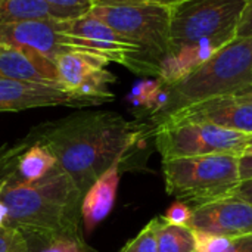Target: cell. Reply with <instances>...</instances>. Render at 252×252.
Masks as SVG:
<instances>
[{"mask_svg":"<svg viewBox=\"0 0 252 252\" xmlns=\"http://www.w3.org/2000/svg\"><path fill=\"white\" fill-rule=\"evenodd\" d=\"M148 126L117 112H81L35 127L28 136L46 146L84 195L115 162H126Z\"/></svg>","mask_w":252,"mask_h":252,"instance_id":"cell-1","label":"cell"},{"mask_svg":"<svg viewBox=\"0 0 252 252\" xmlns=\"http://www.w3.org/2000/svg\"><path fill=\"white\" fill-rule=\"evenodd\" d=\"M83 196L58 162L34 182L19 179L15 168L0 177V199L7 211L6 226L18 229L25 238H84Z\"/></svg>","mask_w":252,"mask_h":252,"instance_id":"cell-2","label":"cell"},{"mask_svg":"<svg viewBox=\"0 0 252 252\" xmlns=\"http://www.w3.org/2000/svg\"><path fill=\"white\" fill-rule=\"evenodd\" d=\"M251 84L252 37H235L176 83L162 84L167 102L152 117V123L157 126L168 115L190 105L221 96L239 94Z\"/></svg>","mask_w":252,"mask_h":252,"instance_id":"cell-3","label":"cell"},{"mask_svg":"<svg viewBox=\"0 0 252 252\" xmlns=\"http://www.w3.org/2000/svg\"><path fill=\"white\" fill-rule=\"evenodd\" d=\"M90 13L139 49L131 71L159 75L161 62L170 46L171 7L159 4L93 6Z\"/></svg>","mask_w":252,"mask_h":252,"instance_id":"cell-4","label":"cell"},{"mask_svg":"<svg viewBox=\"0 0 252 252\" xmlns=\"http://www.w3.org/2000/svg\"><path fill=\"white\" fill-rule=\"evenodd\" d=\"M168 195L190 208L235 195L239 188V157L208 155L162 159Z\"/></svg>","mask_w":252,"mask_h":252,"instance_id":"cell-5","label":"cell"},{"mask_svg":"<svg viewBox=\"0 0 252 252\" xmlns=\"http://www.w3.org/2000/svg\"><path fill=\"white\" fill-rule=\"evenodd\" d=\"M247 0H185L171 7L167 55L210 41L220 49L236 37Z\"/></svg>","mask_w":252,"mask_h":252,"instance_id":"cell-6","label":"cell"},{"mask_svg":"<svg viewBox=\"0 0 252 252\" xmlns=\"http://www.w3.org/2000/svg\"><path fill=\"white\" fill-rule=\"evenodd\" d=\"M155 146L162 159L208 155H244L251 134L208 123L167 121L154 127Z\"/></svg>","mask_w":252,"mask_h":252,"instance_id":"cell-7","label":"cell"},{"mask_svg":"<svg viewBox=\"0 0 252 252\" xmlns=\"http://www.w3.org/2000/svg\"><path fill=\"white\" fill-rule=\"evenodd\" d=\"M0 46L30 50L53 62L56 56L68 52H86L105 58L87 40L63 32L59 21L53 19L0 24Z\"/></svg>","mask_w":252,"mask_h":252,"instance_id":"cell-8","label":"cell"},{"mask_svg":"<svg viewBox=\"0 0 252 252\" xmlns=\"http://www.w3.org/2000/svg\"><path fill=\"white\" fill-rule=\"evenodd\" d=\"M188 227L210 235L238 238L252 233V204L232 195L192 208Z\"/></svg>","mask_w":252,"mask_h":252,"instance_id":"cell-9","label":"cell"},{"mask_svg":"<svg viewBox=\"0 0 252 252\" xmlns=\"http://www.w3.org/2000/svg\"><path fill=\"white\" fill-rule=\"evenodd\" d=\"M167 121L208 123L221 128L252 134V100L239 94L221 96L183 108L158 124Z\"/></svg>","mask_w":252,"mask_h":252,"instance_id":"cell-10","label":"cell"},{"mask_svg":"<svg viewBox=\"0 0 252 252\" xmlns=\"http://www.w3.org/2000/svg\"><path fill=\"white\" fill-rule=\"evenodd\" d=\"M94 100L71 93L62 87L0 78V112L24 111L43 106H93Z\"/></svg>","mask_w":252,"mask_h":252,"instance_id":"cell-11","label":"cell"},{"mask_svg":"<svg viewBox=\"0 0 252 252\" xmlns=\"http://www.w3.org/2000/svg\"><path fill=\"white\" fill-rule=\"evenodd\" d=\"M0 78L62 87L53 61L12 46H0Z\"/></svg>","mask_w":252,"mask_h":252,"instance_id":"cell-12","label":"cell"},{"mask_svg":"<svg viewBox=\"0 0 252 252\" xmlns=\"http://www.w3.org/2000/svg\"><path fill=\"white\" fill-rule=\"evenodd\" d=\"M123 165V162H115L84 193L81 204V221L87 233H90L112 211Z\"/></svg>","mask_w":252,"mask_h":252,"instance_id":"cell-13","label":"cell"},{"mask_svg":"<svg viewBox=\"0 0 252 252\" xmlns=\"http://www.w3.org/2000/svg\"><path fill=\"white\" fill-rule=\"evenodd\" d=\"M108 63V59L86 52H68L55 58L61 86L75 94L92 74L103 69Z\"/></svg>","mask_w":252,"mask_h":252,"instance_id":"cell-14","label":"cell"},{"mask_svg":"<svg viewBox=\"0 0 252 252\" xmlns=\"http://www.w3.org/2000/svg\"><path fill=\"white\" fill-rule=\"evenodd\" d=\"M55 165L56 158L53 157V154L46 146L31 140V145L19 157L15 171L19 179L25 182H34L44 177Z\"/></svg>","mask_w":252,"mask_h":252,"instance_id":"cell-15","label":"cell"},{"mask_svg":"<svg viewBox=\"0 0 252 252\" xmlns=\"http://www.w3.org/2000/svg\"><path fill=\"white\" fill-rule=\"evenodd\" d=\"M158 252H196L195 232L188 226L167 223L162 216L157 217Z\"/></svg>","mask_w":252,"mask_h":252,"instance_id":"cell-16","label":"cell"},{"mask_svg":"<svg viewBox=\"0 0 252 252\" xmlns=\"http://www.w3.org/2000/svg\"><path fill=\"white\" fill-rule=\"evenodd\" d=\"M30 252H96L84 238H25Z\"/></svg>","mask_w":252,"mask_h":252,"instance_id":"cell-17","label":"cell"},{"mask_svg":"<svg viewBox=\"0 0 252 252\" xmlns=\"http://www.w3.org/2000/svg\"><path fill=\"white\" fill-rule=\"evenodd\" d=\"M53 21H71L87 15L93 9V0H43Z\"/></svg>","mask_w":252,"mask_h":252,"instance_id":"cell-18","label":"cell"},{"mask_svg":"<svg viewBox=\"0 0 252 252\" xmlns=\"http://www.w3.org/2000/svg\"><path fill=\"white\" fill-rule=\"evenodd\" d=\"M161 87H162V83L159 78L155 81H142V83L134 86V89L131 90V93L128 96V100L131 102L133 106L145 108L152 115Z\"/></svg>","mask_w":252,"mask_h":252,"instance_id":"cell-19","label":"cell"},{"mask_svg":"<svg viewBox=\"0 0 252 252\" xmlns=\"http://www.w3.org/2000/svg\"><path fill=\"white\" fill-rule=\"evenodd\" d=\"M120 252H158L157 247V217L152 219L140 233L128 241V244Z\"/></svg>","mask_w":252,"mask_h":252,"instance_id":"cell-20","label":"cell"},{"mask_svg":"<svg viewBox=\"0 0 252 252\" xmlns=\"http://www.w3.org/2000/svg\"><path fill=\"white\" fill-rule=\"evenodd\" d=\"M31 145V139L27 136L18 143H13L12 146H1L0 148V177L12 171L16 164L19 157L24 154V151Z\"/></svg>","mask_w":252,"mask_h":252,"instance_id":"cell-21","label":"cell"},{"mask_svg":"<svg viewBox=\"0 0 252 252\" xmlns=\"http://www.w3.org/2000/svg\"><path fill=\"white\" fill-rule=\"evenodd\" d=\"M0 252H28V244L22 232L15 227H0Z\"/></svg>","mask_w":252,"mask_h":252,"instance_id":"cell-22","label":"cell"},{"mask_svg":"<svg viewBox=\"0 0 252 252\" xmlns=\"http://www.w3.org/2000/svg\"><path fill=\"white\" fill-rule=\"evenodd\" d=\"M192 216V208L189 205H186L185 202L176 201L162 216V219L170 223V224H176V226H188L189 220Z\"/></svg>","mask_w":252,"mask_h":252,"instance_id":"cell-23","label":"cell"},{"mask_svg":"<svg viewBox=\"0 0 252 252\" xmlns=\"http://www.w3.org/2000/svg\"><path fill=\"white\" fill-rule=\"evenodd\" d=\"M185 0H93L94 6H114V4H159L174 7Z\"/></svg>","mask_w":252,"mask_h":252,"instance_id":"cell-24","label":"cell"},{"mask_svg":"<svg viewBox=\"0 0 252 252\" xmlns=\"http://www.w3.org/2000/svg\"><path fill=\"white\" fill-rule=\"evenodd\" d=\"M236 37H252V0H247L236 30Z\"/></svg>","mask_w":252,"mask_h":252,"instance_id":"cell-25","label":"cell"},{"mask_svg":"<svg viewBox=\"0 0 252 252\" xmlns=\"http://www.w3.org/2000/svg\"><path fill=\"white\" fill-rule=\"evenodd\" d=\"M223 252H252V233L230 238L227 248Z\"/></svg>","mask_w":252,"mask_h":252,"instance_id":"cell-26","label":"cell"},{"mask_svg":"<svg viewBox=\"0 0 252 252\" xmlns=\"http://www.w3.org/2000/svg\"><path fill=\"white\" fill-rule=\"evenodd\" d=\"M239 176L241 182L252 179V154H244L239 157Z\"/></svg>","mask_w":252,"mask_h":252,"instance_id":"cell-27","label":"cell"},{"mask_svg":"<svg viewBox=\"0 0 252 252\" xmlns=\"http://www.w3.org/2000/svg\"><path fill=\"white\" fill-rule=\"evenodd\" d=\"M235 195H238V196L247 199L248 202H251L252 204V179L251 180H247V182H242V183L239 185V188L236 189Z\"/></svg>","mask_w":252,"mask_h":252,"instance_id":"cell-28","label":"cell"},{"mask_svg":"<svg viewBox=\"0 0 252 252\" xmlns=\"http://www.w3.org/2000/svg\"><path fill=\"white\" fill-rule=\"evenodd\" d=\"M6 219H7V211H6L4 204H3L1 199H0V227L6 226Z\"/></svg>","mask_w":252,"mask_h":252,"instance_id":"cell-29","label":"cell"},{"mask_svg":"<svg viewBox=\"0 0 252 252\" xmlns=\"http://www.w3.org/2000/svg\"><path fill=\"white\" fill-rule=\"evenodd\" d=\"M239 96H244V97L251 99L252 100V84L248 87V89H245L244 92H241V93H239Z\"/></svg>","mask_w":252,"mask_h":252,"instance_id":"cell-30","label":"cell"},{"mask_svg":"<svg viewBox=\"0 0 252 252\" xmlns=\"http://www.w3.org/2000/svg\"><path fill=\"white\" fill-rule=\"evenodd\" d=\"M244 154H252V134L251 137H250V140H248V143H247V148H245Z\"/></svg>","mask_w":252,"mask_h":252,"instance_id":"cell-31","label":"cell"},{"mask_svg":"<svg viewBox=\"0 0 252 252\" xmlns=\"http://www.w3.org/2000/svg\"><path fill=\"white\" fill-rule=\"evenodd\" d=\"M28 252H30V250H28Z\"/></svg>","mask_w":252,"mask_h":252,"instance_id":"cell-32","label":"cell"}]
</instances>
